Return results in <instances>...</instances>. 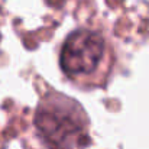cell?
Returning <instances> with one entry per match:
<instances>
[{"label":"cell","mask_w":149,"mask_h":149,"mask_svg":"<svg viewBox=\"0 0 149 149\" xmlns=\"http://www.w3.org/2000/svg\"><path fill=\"white\" fill-rule=\"evenodd\" d=\"M33 127L47 149H86L90 145V120L74 99L48 91L39 100Z\"/></svg>","instance_id":"7a4b0ae2"},{"label":"cell","mask_w":149,"mask_h":149,"mask_svg":"<svg viewBox=\"0 0 149 149\" xmlns=\"http://www.w3.org/2000/svg\"><path fill=\"white\" fill-rule=\"evenodd\" d=\"M113 65L114 52L111 44L99 31L77 29L65 38L61 47V71L77 87H104L113 71Z\"/></svg>","instance_id":"6da1fadb"}]
</instances>
